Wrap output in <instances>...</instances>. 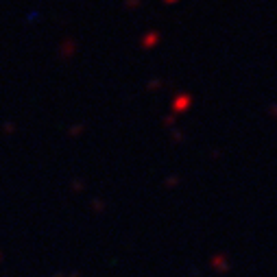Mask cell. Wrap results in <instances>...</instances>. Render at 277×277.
<instances>
[]
</instances>
